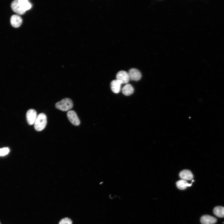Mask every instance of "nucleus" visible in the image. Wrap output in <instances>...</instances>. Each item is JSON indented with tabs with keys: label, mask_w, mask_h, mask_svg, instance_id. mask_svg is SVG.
I'll return each instance as SVG.
<instances>
[{
	"label": "nucleus",
	"mask_w": 224,
	"mask_h": 224,
	"mask_svg": "<svg viewBox=\"0 0 224 224\" xmlns=\"http://www.w3.org/2000/svg\"><path fill=\"white\" fill-rule=\"evenodd\" d=\"M72 221L71 220L68 218H65L62 219L59 222V224H72Z\"/></svg>",
	"instance_id": "obj_16"
},
{
	"label": "nucleus",
	"mask_w": 224,
	"mask_h": 224,
	"mask_svg": "<svg viewBox=\"0 0 224 224\" xmlns=\"http://www.w3.org/2000/svg\"><path fill=\"white\" fill-rule=\"evenodd\" d=\"M134 92V88L133 86L129 84H126L122 88L123 94L126 96H129L133 94Z\"/></svg>",
	"instance_id": "obj_12"
},
{
	"label": "nucleus",
	"mask_w": 224,
	"mask_h": 224,
	"mask_svg": "<svg viewBox=\"0 0 224 224\" xmlns=\"http://www.w3.org/2000/svg\"><path fill=\"white\" fill-rule=\"evenodd\" d=\"M9 151V149L8 147L0 148V156H5L8 154Z\"/></svg>",
	"instance_id": "obj_15"
},
{
	"label": "nucleus",
	"mask_w": 224,
	"mask_h": 224,
	"mask_svg": "<svg viewBox=\"0 0 224 224\" xmlns=\"http://www.w3.org/2000/svg\"><path fill=\"white\" fill-rule=\"evenodd\" d=\"M47 123L46 115L41 113L37 116L34 123L35 129L38 132H40L45 128Z\"/></svg>",
	"instance_id": "obj_2"
},
{
	"label": "nucleus",
	"mask_w": 224,
	"mask_h": 224,
	"mask_svg": "<svg viewBox=\"0 0 224 224\" xmlns=\"http://www.w3.org/2000/svg\"><path fill=\"white\" fill-rule=\"evenodd\" d=\"M55 106L57 109L65 111L72 109L73 106V104L71 99L66 98L56 103Z\"/></svg>",
	"instance_id": "obj_3"
},
{
	"label": "nucleus",
	"mask_w": 224,
	"mask_h": 224,
	"mask_svg": "<svg viewBox=\"0 0 224 224\" xmlns=\"http://www.w3.org/2000/svg\"><path fill=\"white\" fill-rule=\"evenodd\" d=\"M23 20L19 16L14 15L12 16L10 19L11 25L15 28L20 27L22 23Z\"/></svg>",
	"instance_id": "obj_9"
},
{
	"label": "nucleus",
	"mask_w": 224,
	"mask_h": 224,
	"mask_svg": "<svg viewBox=\"0 0 224 224\" xmlns=\"http://www.w3.org/2000/svg\"><path fill=\"white\" fill-rule=\"evenodd\" d=\"M128 73L130 80L137 81L141 78L142 75L140 72L136 69H130Z\"/></svg>",
	"instance_id": "obj_6"
},
{
	"label": "nucleus",
	"mask_w": 224,
	"mask_h": 224,
	"mask_svg": "<svg viewBox=\"0 0 224 224\" xmlns=\"http://www.w3.org/2000/svg\"><path fill=\"white\" fill-rule=\"evenodd\" d=\"M200 221L202 224H215L217 222V219L213 216L205 215L201 217Z\"/></svg>",
	"instance_id": "obj_8"
},
{
	"label": "nucleus",
	"mask_w": 224,
	"mask_h": 224,
	"mask_svg": "<svg viewBox=\"0 0 224 224\" xmlns=\"http://www.w3.org/2000/svg\"><path fill=\"white\" fill-rule=\"evenodd\" d=\"M121 83L117 80H113L110 83L112 91L115 93H119L121 90Z\"/></svg>",
	"instance_id": "obj_11"
},
{
	"label": "nucleus",
	"mask_w": 224,
	"mask_h": 224,
	"mask_svg": "<svg viewBox=\"0 0 224 224\" xmlns=\"http://www.w3.org/2000/svg\"><path fill=\"white\" fill-rule=\"evenodd\" d=\"M36 111L34 109L28 110L26 114V118L28 123L30 125H33L37 117Z\"/></svg>",
	"instance_id": "obj_7"
},
{
	"label": "nucleus",
	"mask_w": 224,
	"mask_h": 224,
	"mask_svg": "<svg viewBox=\"0 0 224 224\" xmlns=\"http://www.w3.org/2000/svg\"><path fill=\"white\" fill-rule=\"evenodd\" d=\"M116 78L117 80L122 84H127L130 80L128 73L123 70L120 71L117 73Z\"/></svg>",
	"instance_id": "obj_5"
},
{
	"label": "nucleus",
	"mask_w": 224,
	"mask_h": 224,
	"mask_svg": "<svg viewBox=\"0 0 224 224\" xmlns=\"http://www.w3.org/2000/svg\"><path fill=\"white\" fill-rule=\"evenodd\" d=\"M214 215L219 218L224 217V207L218 206L215 207L213 210Z\"/></svg>",
	"instance_id": "obj_14"
},
{
	"label": "nucleus",
	"mask_w": 224,
	"mask_h": 224,
	"mask_svg": "<svg viewBox=\"0 0 224 224\" xmlns=\"http://www.w3.org/2000/svg\"><path fill=\"white\" fill-rule=\"evenodd\" d=\"M192 184H189L185 180H181L178 181L176 183L177 188L180 190L185 189L188 186H191Z\"/></svg>",
	"instance_id": "obj_13"
},
{
	"label": "nucleus",
	"mask_w": 224,
	"mask_h": 224,
	"mask_svg": "<svg viewBox=\"0 0 224 224\" xmlns=\"http://www.w3.org/2000/svg\"><path fill=\"white\" fill-rule=\"evenodd\" d=\"M67 116L70 122L73 125H79L80 121L76 112L73 110L69 111L67 113Z\"/></svg>",
	"instance_id": "obj_4"
},
{
	"label": "nucleus",
	"mask_w": 224,
	"mask_h": 224,
	"mask_svg": "<svg viewBox=\"0 0 224 224\" xmlns=\"http://www.w3.org/2000/svg\"><path fill=\"white\" fill-rule=\"evenodd\" d=\"M180 177L184 180H191L193 178V175L192 172L188 170H184L179 174Z\"/></svg>",
	"instance_id": "obj_10"
},
{
	"label": "nucleus",
	"mask_w": 224,
	"mask_h": 224,
	"mask_svg": "<svg viewBox=\"0 0 224 224\" xmlns=\"http://www.w3.org/2000/svg\"><path fill=\"white\" fill-rule=\"evenodd\" d=\"M11 7L15 13L23 15L26 11L30 9L32 6L28 0H15L12 2Z\"/></svg>",
	"instance_id": "obj_1"
},
{
	"label": "nucleus",
	"mask_w": 224,
	"mask_h": 224,
	"mask_svg": "<svg viewBox=\"0 0 224 224\" xmlns=\"http://www.w3.org/2000/svg\"><path fill=\"white\" fill-rule=\"evenodd\" d=\"M0 224H1V223H0Z\"/></svg>",
	"instance_id": "obj_17"
}]
</instances>
